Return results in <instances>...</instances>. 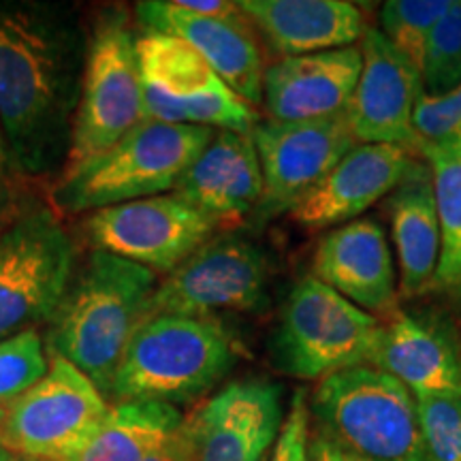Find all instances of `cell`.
Segmentation results:
<instances>
[{
	"label": "cell",
	"mask_w": 461,
	"mask_h": 461,
	"mask_svg": "<svg viewBox=\"0 0 461 461\" xmlns=\"http://www.w3.org/2000/svg\"><path fill=\"white\" fill-rule=\"evenodd\" d=\"M88 56L77 11L43 0H0V137L14 177L62 173Z\"/></svg>",
	"instance_id": "1"
},
{
	"label": "cell",
	"mask_w": 461,
	"mask_h": 461,
	"mask_svg": "<svg viewBox=\"0 0 461 461\" xmlns=\"http://www.w3.org/2000/svg\"><path fill=\"white\" fill-rule=\"evenodd\" d=\"M158 276L141 265L90 250L45 322V348L84 374L109 402L126 346L148 321Z\"/></svg>",
	"instance_id": "2"
},
{
	"label": "cell",
	"mask_w": 461,
	"mask_h": 461,
	"mask_svg": "<svg viewBox=\"0 0 461 461\" xmlns=\"http://www.w3.org/2000/svg\"><path fill=\"white\" fill-rule=\"evenodd\" d=\"M240 357V342L221 321L149 316L126 346L109 402H160L177 408L210 393Z\"/></svg>",
	"instance_id": "3"
},
{
	"label": "cell",
	"mask_w": 461,
	"mask_h": 461,
	"mask_svg": "<svg viewBox=\"0 0 461 461\" xmlns=\"http://www.w3.org/2000/svg\"><path fill=\"white\" fill-rule=\"evenodd\" d=\"M214 135L207 126L146 120L105 152L62 171L51 186V207L58 214H92L169 194Z\"/></svg>",
	"instance_id": "4"
},
{
	"label": "cell",
	"mask_w": 461,
	"mask_h": 461,
	"mask_svg": "<svg viewBox=\"0 0 461 461\" xmlns=\"http://www.w3.org/2000/svg\"><path fill=\"white\" fill-rule=\"evenodd\" d=\"M308 408L321 434L361 461H429L417 397L376 367L319 380Z\"/></svg>",
	"instance_id": "5"
},
{
	"label": "cell",
	"mask_w": 461,
	"mask_h": 461,
	"mask_svg": "<svg viewBox=\"0 0 461 461\" xmlns=\"http://www.w3.org/2000/svg\"><path fill=\"white\" fill-rule=\"evenodd\" d=\"M383 322L308 274L291 288L269 339L276 370L299 380H325L370 366Z\"/></svg>",
	"instance_id": "6"
},
{
	"label": "cell",
	"mask_w": 461,
	"mask_h": 461,
	"mask_svg": "<svg viewBox=\"0 0 461 461\" xmlns=\"http://www.w3.org/2000/svg\"><path fill=\"white\" fill-rule=\"evenodd\" d=\"M148 120L137 32L124 7H103L88 31V56L65 169L115 146Z\"/></svg>",
	"instance_id": "7"
},
{
	"label": "cell",
	"mask_w": 461,
	"mask_h": 461,
	"mask_svg": "<svg viewBox=\"0 0 461 461\" xmlns=\"http://www.w3.org/2000/svg\"><path fill=\"white\" fill-rule=\"evenodd\" d=\"M75 267V241L58 212L28 201L0 235V339L48 322Z\"/></svg>",
	"instance_id": "8"
},
{
	"label": "cell",
	"mask_w": 461,
	"mask_h": 461,
	"mask_svg": "<svg viewBox=\"0 0 461 461\" xmlns=\"http://www.w3.org/2000/svg\"><path fill=\"white\" fill-rule=\"evenodd\" d=\"M112 403L77 367L50 357V370L0 408V447L26 461H77Z\"/></svg>",
	"instance_id": "9"
},
{
	"label": "cell",
	"mask_w": 461,
	"mask_h": 461,
	"mask_svg": "<svg viewBox=\"0 0 461 461\" xmlns=\"http://www.w3.org/2000/svg\"><path fill=\"white\" fill-rule=\"evenodd\" d=\"M137 62L148 120L244 135H250L258 122L255 107L241 101L180 39L141 31L137 34Z\"/></svg>",
	"instance_id": "10"
},
{
	"label": "cell",
	"mask_w": 461,
	"mask_h": 461,
	"mask_svg": "<svg viewBox=\"0 0 461 461\" xmlns=\"http://www.w3.org/2000/svg\"><path fill=\"white\" fill-rule=\"evenodd\" d=\"M267 285L269 263L261 248L233 233L214 235L158 282L148 319L255 312L267 302Z\"/></svg>",
	"instance_id": "11"
},
{
	"label": "cell",
	"mask_w": 461,
	"mask_h": 461,
	"mask_svg": "<svg viewBox=\"0 0 461 461\" xmlns=\"http://www.w3.org/2000/svg\"><path fill=\"white\" fill-rule=\"evenodd\" d=\"M216 230L214 221L173 193L103 207L79 224L92 250L137 263L157 276L180 267Z\"/></svg>",
	"instance_id": "12"
},
{
	"label": "cell",
	"mask_w": 461,
	"mask_h": 461,
	"mask_svg": "<svg viewBox=\"0 0 461 461\" xmlns=\"http://www.w3.org/2000/svg\"><path fill=\"white\" fill-rule=\"evenodd\" d=\"M263 173V197L252 221L291 212L357 146L344 115L310 122L258 120L250 132Z\"/></svg>",
	"instance_id": "13"
},
{
	"label": "cell",
	"mask_w": 461,
	"mask_h": 461,
	"mask_svg": "<svg viewBox=\"0 0 461 461\" xmlns=\"http://www.w3.org/2000/svg\"><path fill=\"white\" fill-rule=\"evenodd\" d=\"M184 419L194 461H267L285 423L282 389L265 378L235 380Z\"/></svg>",
	"instance_id": "14"
},
{
	"label": "cell",
	"mask_w": 461,
	"mask_h": 461,
	"mask_svg": "<svg viewBox=\"0 0 461 461\" xmlns=\"http://www.w3.org/2000/svg\"><path fill=\"white\" fill-rule=\"evenodd\" d=\"M359 50L361 75L346 109L357 143H384L414 152L412 115L423 95L419 68L378 28H367Z\"/></svg>",
	"instance_id": "15"
},
{
	"label": "cell",
	"mask_w": 461,
	"mask_h": 461,
	"mask_svg": "<svg viewBox=\"0 0 461 461\" xmlns=\"http://www.w3.org/2000/svg\"><path fill=\"white\" fill-rule=\"evenodd\" d=\"M135 17L143 31L169 34L190 45L248 105H263L265 62L244 14L210 17L184 11L173 0H143L135 5Z\"/></svg>",
	"instance_id": "16"
},
{
	"label": "cell",
	"mask_w": 461,
	"mask_h": 461,
	"mask_svg": "<svg viewBox=\"0 0 461 461\" xmlns=\"http://www.w3.org/2000/svg\"><path fill=\"white\" fill-rule=\"evenodd\" d=\"M412 160L406 148L357 143L288 214L308 230H330L353 222L391 194Z\"/></svg>",
	"instance_id": "17"
},
{
	"label": "cell",
	"mask_w": 461,
	"mask_h": 461,
	"mask_svg": "<svg viewBox=\"0 0 461 461\" xmlns=\"http://www.w3.org/2000/svg\"><path fill=\"white\" fill-rule=\"evenodd\" d=\"M359 45L280 58L265 68L263 105L267 118L310 122L344 115L361 75Z\"/></svg>",
	"instance_id": "18"
},
{
	"label": "cell",
	"mask_w": 461,
	"mask_h": 461,
	"mask_svg": "<svg viewBox=\"0 0 461 461\" xmlns=\"http://www.w3.org/2000/svg\"><path fill=\"white\" fill-rule=\"evenodd\" d=\"M312 276L372 316L395 310V265L383 227L372 218H357L330 229L319 240Z\"/></svg>",
	"instance_id": "19"
},
{
	"label": "cell",
	"mask_w": 461,
	"mask_h": 461,
	"mask_svg": "<svg viewBox=\"0 0 461 461\" xmlns=\"http://www.w3.org/2000/svg\"><path fill=\"white\" fill-rule=\"evenodd\" d=\"M173 194L214 221L218 229L235 227L255 214L263 197V173L252 137L216 131Z\"/></svg>",
	"instance_id": "20"
},
{
	"label": "cell",
	"mask_w": 461,
	"mask_h": 461,
	"mask_svg": "<svg viewBox=\"0 0 461 461\" xmlns=\"http://www.w3.org/2000/svg\"><path fill=\"white\" fill-rule=\"evenodd\" d=\"M240 11L282 58L319 54L361 43L363 11L346 0H241Z\"/></svg>",
	"instance_id": "21"
},
{
	"label": "cell",
	"mask_w": 461,
	"mask_h": 461,
	"mask_svg": "<svg viewBox=\"0 0 461 461\" xmlns=\"http://www.w3.org/2000/svg\"><path fill=\"white\" fill-rule=\"evenodd\" d=\"M370 367L389 374L414 397L461 395V355L447 333L411 314L383 322Z\"/></svg>",
	"instance_id": "22"
},
{
	"label": "cell",
	"mask_w": 461,
	"mask_h": 461,
	"mask_svg": "<svg viewBox=\"0 0 461 461\" xmlns=\"http://www.w3.org/2000/svg\"><path fill=\"white\" fill-rule=\"evenodd\" d=\"M391 229L400 263L403 297H417L434 285L440 261V218H438L431 169L414 158L389 197Z\"/></svg>",
	"instance_id": "23"
},
{
	"label": "cell",
	"mask_w": 461,
	"mask_h": 461,
	"mask_svg": "<svg viewBox=\"0 0 461 461\" xmlns=\"http://www.w3.org/2000/svg\"><path fill=\"white\" fill-rule=\"evenodd\" d=\"M182 423V412L171 403H113L105 423L77 461H143Z\"/></svg>",
	"instance_id": "24"
},
{
	"label": "cell",
	"mask_w": 461,
	"mask_h": 461,
	"mask_svg": "<svg viewBox=\"0 0 461 461\" xmlns=\"http://www.w3.org/2000/svg\"><path fill=\"white\" fill-rule=\"evenodd\" d=\"M431 169L438 218H440V261L434 285L447 291L461 288V146L425 152Z\"/></svg>",
	"instance_id": "25"
},
{
	"label": "cell",
	"mask_w": 461,
	"mask_h": 461,
	"mask_svg": "<svg viewBox=\"0 0 461 461\" xmlns=\"http://www.w3.org/2000/svg\"><path fill=\"white\" fill-rule=\"evenodd\" d=\"M448 5L451 0H389L380 9L378 31L406 60L420 68L429 34Z\"/></svg>",
	"instance_id": "26"
},
{
	"label": "cell",
	"mask_w": 461,
	"mask_h": 461,
	"mask_svg": "<svg viewBox=\"0 0 461 461\" xmlns=\"http://www.w3.org/2000/svg\"><path fill=\"white\" fill-rule=\"evenodd\" d=\"M419 73L425 95H447L461 84V0H451L431 31Z\"/></svg>",
	"instance_id": "27"
},
{
	"label": "cell",
	"mask_w": 461,
	"mask_h": 461,
	"mask_svg": "<svg viewBox=\"0 0 461 461\" xmlns=\"http://www.w3.org/2000/svg\"><path fill=\"white\" fill-rule=\"evenodd\" d=\"M50 370V353L37 330L0 339V408L32 387Z\"/></svg>",
	"instance_id": "28"
},
{
	"label": "cell",
	"mask_w": 461,
	"mask_h": 461,
	"mask_svg": "<svg viewBox=\"0 0 461 461\" xmlns=\"http://www.w3.org/2000/svg\"><path fill=\"white\" fill-rule=\"evenodd\" d=\"M414 152L461 146V84L447 95H420L412 115Z\"/></svg>",
	"instance_id": "29"
},
{
	"label": "cell",
	"mask_w": 461,
	"mask_h": 461,
	"mask_svg": "<svg viewBox=\"0 0 461 461\" xmlns=\"http://www.w3.org/2000/svg\"><path fill=\"white\" fill-rule=\"evenodd\" d=\"M429 461H461V395L417 397Z\"/></svg>",
	"instance_id": "30"
},
{
	"label": "cell",
	"mask_w": 461,
	"mask_h": 461,
	"mask_svg": "<svg viewBox=\"0 0 461 461\" xmlns=\"http://www.w3.org/2000/svg\"><path fill=\"white\" fill-rule=\"evenodd\" d=\"M310 408L305 391H297L291 400V408L282 423V429L276 440V448L282 453L285 461H310L308 445H310Z\"/></svg>",
	"instance_id": "31"
},
{
	"label": "cell",
	"mask_w": 461,
	"mask_h": 461,
	"mask_svg": "<svg viewBox=\"0 0 461 461\" xmlns=\"http://www.w3.org/2000/svg\"><path fill=\"white\" fill-rule=\"evenodd\" d=\"M143 461H194V448H193V438H190L186 419L176 431H171L163 442H158L146 455Z\"/></svg>",
	"instance_id": "32"
},
{
	"label": "cell",
	"mask_w": 461,
	"mask_h": 461,
	"mask_svg": "<svg viewBox=\"0 0 461 461\" xmlns=\"http://www.w3.org/2000/svg\"><path fill=\"white\" fill-rule=\"evenodd\" d=\"M26 203L28 199L22 194L20 186L15 184V177L9 176V173L0 176V235Z\"/></svg>",
	"instance_id": "33"
},
{
	"label": "cell",
	"mask_w": 461,
	"mask_h": 461,
	"mask_svg": "<svg viewBox=\"0 0 461 461\" xmlns=\"http://www.w3.org/2000/svg\"><path fill=\"white\" fill-rule=\"evenodd\" d=\"M177 7L197 15L210 17H238L241 15L238 3H229V0H173Z\"/></svg>",
	"instance_id": "34"
},
{
	"label": "cell",
	"mask_w": 461,
	"mask_h": 461,
	"mask_svg": "<svg viewBox=\"0 0 461 461\" xmlns=\"http://www.w3.org/2000/svg\"><path fill=\"white\" fill-rule=\"evenodd\" d=\"M308 459L310 461H361L359 457H355L353 453H348L346 448L330 440L327 436H322L321 431H316V434L310 438Z\"/></svg>",
	"instance_id": "35"
},
{
	"label": "cell",
	"mask_w": 461,
	"mask_h": 461,
	"mask_svg": "<svg viewBox=\"0 0 461 461\" xmlns=\"http://www.w3.org/2000/svg\"><path fill=\"white\" fill-rule=\"evenodd\" d=\"M7 160H5V148H3V137H0V176H7Z\"/></svg>",
	"instance_id": "36"
},
{
	"label": "cell",
	"mask_w": 461,
	"mask_h": 461,
	"mask_svg": "<svg viewBox=\"0 0 461 461\" xmlns=\"http://www.w3.org/2000/svg\"><path fill=\"white\" fill-rule=\"evenodd\" d=\"M0 461H17V457H15V455H11L7 448L0 447Z\"/></svg>",
	"instance_id": "37"
},
{
	"label": "cell",
	"mask_w": 461,
	"mask_h": 461,
	"mask_svg": "<svg viewBox=\"0 0 461 461\" xmlns=\"http://www.w3.org/2000/svg\"><path fill=\"white\" fill-rule=\"evenodd\" d=\"M17 461H26V459H17Z\"/></svg>",
	"instance_id": "38"
}]
</instances>
